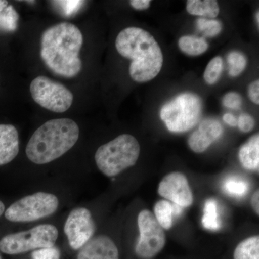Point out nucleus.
<instances>
[{
    "mask_svg": "<svg viewBox=\"0 0 259 259\" xmlns=\"http://www.w3.org/2000/svg\"><path fill=\"white\" fill-rule=\"evenodd\" d=\"M83 42L82 33L74 24H56L42 33L40 56L55 74L74 77L82 68L79 52Z\"/></svg>",
    "mask_w": 259,
    "mask_h": 259,
    "instance_id": "nucleus-1",
    "label": "nucleus"
},
{
    "mask_svg": "<svg viewBox=\"0 0 259 259\" xmlns=\"http://www.w3.org/2000/svg\"><path fill=\"white\" fill-rule=\"evenodd\" d=\"M117 52L131 59L129 73L137 82L154 79L162 69L163 53L154 37L149 32L136 27L124 29L115 40Z\"/></svg>",
    "mask_w": 259,
    "mask_h": 259,
    "instance_id": "nucleus-2",
    "label": "nucleus"
},
{
    "mask_svg": "<svg viewBox=\"0 0 259 259\" xmlns=\"http://www.w3.org/2000/svg\"><path fill=\"white\" fill-rule=\"evenodd\" d=\"M79 127L69 118L47 121L32 135L25 153L32 163L47 164L64 156L79 138Z\"/></svg>",
    "mask_w": 259,
    "mask_h": 259,
    "instance_id": "nucleus-3",
    "label": "nucleus"
},
{
    "mask_svg": "<svg viewBox=\"0 0 259 259\" xmlns=\"http://www.w3.org/2000/svg\"><path fill=\"white\" fill-rule=\"evenodd\" d=\"M141 147L137 139L129 134H122L102 145L95 153L97 168L108 177L120 175L134 166L139 159Z\"/></svg>",
    "mask_w": 259,
    "mask_h": 259,
    "instance_id": "nucleus-4",
    "label": "nucleus"
},
{
    "mask_svg": "<svg viewBox=\"0 0 259 259\" xmlns=\"http://www.w3.org/2000/svg\"><path fill=\"white\" fill-rule=\"evenodd\" d=\"M59 231L52 224H40L28 231L11 233L0 240V251L5 254L19 255L32 250L54 248Z\"/></svg>",
    "mask_w": 259,
    "mask_h": 259,
    "instance_id": "nucleus-5",
    "label": "nucleus"
},
{
    "mask_svg": "<svg viewBox=\"0 0 259 259\" xmlns=\"http://www.w3.org/2000/svg\"><path fill=\"white\" fill-rule=\"evenodd\" d=\"M202 100L192 93H183L162 107L160 116L172 133H185L197 125L202 115Z\"/></svg>",
    "mask_w": 259,
    "mask_h": 259,
    "instance_id": "nucleus-6",
    "label": "nucleus"
},
{
    "mask_svg": "<svg viewBox=\"0 0 259 259\" xmlns=\"http://www.w3.org/2000/svg\"><path fill=\"white\" fill-rule=\"evenodd\" d=\"M59 199L49 192H38L18 199L5 211V217L13 223H31L52 215L57 211Z\"/></svg>",
    "mask_w": 259,
    "mask_h": 259,
    "instance_id": "nucleus-7",
    "label": "nucleus"
},
{
    "mask_svg": "<svg viewBox=\"0 0 259 259\" xmlns=\"http://www.w3.org/2000/svg\"><path fill=\"white\" fill-rule=\"evenodd\" d=\"M30 91L34 101L54 112L67 111L74 101V95L69 89L47 76H37L32 80Z\"/></svg>",
    "mask_w": 259,
    "mask_h": 259,
    "instance_id": "nucleus-8",
    "label": "nucleus"
},
{
    "mask_svg": "<svg viewBox=\"0 0 259 259\" xmlns=\"http://www.w3.org/2000/svg\"><path fill=\"white\" fill-rule=\"evenodd\" d=\"M140 237L135 252L141 259H152L164 248L166 235L154 214L144 209L138 216Z\"/></svg>",
    "mask_w": 259,
    "mask_h": 259,
    "instance_id": "nucleus-9",
    "label": "nucleus"
},
{
    "mask_svg": "<svg viewBox=\"0 0 259 259\" xmlns=\"http://www.w3.org/2000/svg\"><path fill=\"white\" fill-rule=\"evenodd\" d=\"M64 231L69 246L79 250L93 238L96 231L91 212L83 207L73 209L65 221Z\"/></svg>",
    "mask_w": 259,
    "mask_h": 259,
    "instance_id": "nucleus-10",
    "label": "nucleus"
},
{
    "mask_svg": "<svg viewBox=\"0 0 259 259\" xmlns=\"http://www.w3.org/2000/svg\"><path fill=\"white\" fill-rule=\"evenodd\" d=\"M158 193L182 208L190 207L193 203V194L188 180L181 172H171L163 177L158 185Z\"/></svg>",
    "mask_w": 259,
    "mask_h": 259,
    "instance_id": "nucleus-11",
    "label": "nucleus"
},
{
    "mask_svg": "<svg viewBox=\"0 0 259 259\" xmlns=\"http://www.w3.org/2000/svg\"><path fill=\"white\" fill-rule=\"evenodd\" d=\"M223 127L219 121L207 119L199 124L188 139V145L195 153L205 151L217 140L222 136Z\"/></svg>",
    "mask_w": 259,
    "mask_h": 259,
    "instance_id": "nucleus-12",
    "label": "nucleus"
},
{
    "mask_svg": "<svg viewBox=\"0 0 259 259\" xmlns=\"http://www.w3.org/2000/svg\"><path fill=\"white\" fill-rule=\"evenodd\" d=\"M76 259H119V250L111 238L100 235L80 248Z\"/></svg>",
    "mask_w": 259,
    "mask_h": 259,
    "instance_id": "nucleus-13",
    "label": "nucleus"
},
{
    "mask_svg": "<svg viewBox=\"0 0 259 259\" xmlns=\"http://www.w3.org/2000/svg\"><path fill=\"white\" fill-rule=\"evenodd\" d=\"M19 150L18 130L10 124H0V166L13 161L18 156Z\"/></svg>",
    "mask_w": 259,
    "mask_h": 259,
    "instance_id": "nucleus-14",
    "label": "nucleus"
},
{
    "mask_svg": "<svg viewBox=\"0 0 259 259\" xmlns=\"http://www.w3.org/2000/svg\"><path fill=\"white\" fill-rule=\"evenodd\" d=\"M238 158L242 166L249 171H258L259 167V136H252L240 148Z\"/></svg>",
    "mask_w": 259,
    "mask_h": 259,
    "instance_id": "nucleus-15",
    "label": "nucleus"
},
{
    "mask_svg": "<svg viewBox=\"0 0 259 259\" xmlns=\"http://www.w3.org/2000/svg\"><path fill=\"white\" fill-rule=\"evenodd\" d=\"M182 209L177 204L162 199L155 204L153 214L163 229L169 230L173 226L174 218L180 217L182 214Z\"/></svg>",
    "mask_w": 259,
    "mask_h": 259,
    "instance_id": "nucleus-16",
    "label": "nucleus"
},
{
    "mask_svg": "<svg viewBox=\"0 0 259 259\" xmlns=\"http://www.w3.org/2000/svg\"><path fill=\"white\" fill-rule=\"evenodd\" d=\"M187 10L191 15L214 18L220 13L219 5L214 0H189Z\"/></svg>",
    "mask_w": 259,
    "mask_h": 259,
    "instance_id": "nucleus-17",
    "label": "nucleus"
},
{
    "mask_svg": "<svg viewBox=\"0 0 259 259\" xmlns=\"http://www.w3.org/2000/svg\"><path fill=\"white\" fill-rule=\"evenodd\" d=\"M19 15L8 2L0 1V30L13 32L18 26Z\"/></svg>",
    "mask_w": 259,
    "mask_h": 259,
    "instance_id": "nucleus-18",
    "label": "nucleus"
},
{
    "mask_svg": "<svg viewBox=\"0 0 259 259\" xmlns=\"http://www.w3.org/2000/svg\"><path fill=\"white\" fill-rule=\"evenodd\" d=\"M179 47L187 55L199 56L207 51L209 46L203 37L186 35L180 37Z\"/></svg>",
    "mask_w": 259,
    "mask_h": 259,
    "instance_id": "nucleus-19",
    "label": "nucleus"
},
{
    "mask_svg": "<svg viewBox=\"0 0 259 259\" xmlns=\"http://www.w3.org/2000/svg\"><path fill=\"white\" fill-rule=\"evenodd\" d=\"M233 259H259V236L250 237L241 241L234 250Z\"/></svg>",
    "mask_w": 259,
    "mask_h": 259,
    "instance_id": "nucleus-20",
    "label": "nucleus"
},
{
    "mask_svg": "<svg viewBox=\"0 0 259 259\" xmlns=\"http://www.w3.org/2000/svg\"><path fill=\"white\" fill-rule=\"evenodd\" d=\"M202 225L209 231H218L221 228L218 219V204L214 199H208L204 203Z\"/></svg>",
    "mask_w": 259,
    "mask_h": 259,
    "instance_id": "nucleus-21",
    "label": "nucleus"
},
{
    "mask_svg": "<svg viewBox=\"0 0 259 259\" xmlns=\"http://www.w3.org/2000/svg\"><path fill=\"white\" fill-rule=\"evenodd\" d=\"M223 70V59L220 56L214 57L209 61L204 70V79L209 84L217 82Z\"/></svg>",
    "mask_w": 259,
    "mask_h": 259,
    "instance_id": "nucleus-22",
    "label": "nucleus"
},
{
    "mask_svg": "<svg viewBox=\"0 0 259 259\" xmlns=\"http://www.w3.org/2000/svg\"><path fill=\"white\" fill-rule=\"evenodd\" d=\"M223 189L229 195L241 197L248 192V184L239 179L229 178L225 182Z\"/></svg>",
    "mask_w": 259,
    "mask_h": 259,
    "instance_id": "nucleus-23",
    "label": "nucleus"
},
{
    "mask_svg": "<svg viewBox=\"0 0 259 259\" xmlns=\"http://www.w3.org/2000/svg\"><path fill=\"white\" fill-rule=\"evenodd\" d=\"M227 61L229 64V74L231 76H237L241 74L246 66V59L238 51H233L227 56Z\"/></svg>",
    "mask_w": 259,
    "mask_h": 259,
    "instance_id": "nucleus-24",
    "label": "nucleus"
},
{
    "mask_svg": "<svg viewBox=\"0 0 259 259\" xmlns=\"http://www.w3.org/2000/svg\"><path fill=\"white\" fill-rule=\"evenodd\" d=\"M197 28L209 37L216 36L222 30V24L218 20L200 18L197 20Z\"/></svg>",
    "mask_w": 259,
    "mask_h": 259,
    "instance_id": "nucleus-25",
    "label": "nucleus"
},
{
    "mask_svg": "<svg viewBox=\"0 0 259 259\" xmlns=\"http://www.w3.org/2000/svg\"><path fill=\"white\" fill-rule=\"evenodd\" d=\"M242 99L241 95L236 93L226 94L223 99V104L224 106L231 109H238L241 107Z\"/></svg>",
    "mask_w": 259,
    "mask_h": 259,
    "instance_id": "nucleus-26",
    "label": "nucleus"
},
{
    "mask_svg": "<svg viewBox=\"0 0 259 259\" xmlns=\"http://www.w3.org/2000/svg\"><path fill=\"white\" fill-rule=\"evenodd\" d=\"M238 126L242 132H250L254 127V119L248 114H242L238 119Z\"/></svg>",
    "mask_w": 259,
    "mask_h": 259,
    "instance_id": "nucleus-27",
    "label": "nucleus"
},
{
    "mask_svg": "<svg viewBox=\"0 0 259 259\" xmlns=\"http://www.w3.org/2000/svg\"><path fill=\"white\" fill-rule=\"evenodd\" d=\"M248 97L250 100H251L253 103L258 105L259 104V81H253L250 83L248 87Z\"/></svg>",
    "mask_w": 259,
    "mask_h": 259,
    "instance_id": "nucleus-28",
    "label": "nucleus"
},
{
    "mask_svg": "<svg viewBox=\"0 0 259 259\" xmlns=\"http://www.w3.org/2000/svg\"><path fill=\"white\" fill-rule=\"evenodd\" d=\"M130 4L136 10H144L149 8L151 1L150 0H131Z\"/></svg>",
    "mask_w": 259,
    "mask_h": 259,
    "instance_id": "nucleus-29",
    "label": "nucleus"
},
{
    "mask_svg": "<svg viewBox=\"0 0 259 259\" xmlns=\"http://www.w3.org/2000/svg\"><path fill=\"white\" fill-rule=\"evenodd\" d=\"M250 203H251L252 208L255 212L257 215L259 214V191L257 190L255 191L253 195H252L251 200H250Z\"/></svg>",
    "mask_w": 259,
    "mask_h": 259,
    "instance_id": "nucleus-30",
    "label": "nucleus"
},
{
    "mask_svg": "<svg viewBox=\"0 0 259 259\" xmlns=\"http://www.w3.org/2000/svg\"><path fill=\"white\" fill-rule=\"evenodd\" d=\"M223 121L232 127L238 125V119L232 114L227 113L223 115Z\"/></svg>",
    "mask_w": 259,
    "mask_h": 259,
    "instance_id": "nucleus-31",
    "label": "nucleus"
},
{
    "mask_svg": "<svg viewBox=\"0 0 259 259\" xmlns=\"http://www.w3.org/2000/svg\"><path fill=\"white\" fill-rule=\"evenodd\" d=\"M5 211V206L4 203L0 200V217L3 215Z\"/></svg>",
    "mask_w": 259,
    "mask_h": 259,
    "instance_id": "nucleus-32",
    "label": "nucleus"
},
{
    "mask_svg": "<svg viewBox=\"0 0 259 259\" xmlns=\"http://www.w3.org/2000/svg\"><path fill=\"white\" fill-rule=\"evenodd\" d=\"M258 16H259V14H258V13H257V14H256V17H257V23H259V18H258Z\"/></svg>",
    "mask_w": 259,
    "mask_h": 259,
    "instance_id": "nucleus-33",
    "label": "nucleus"
}]
</instances>
